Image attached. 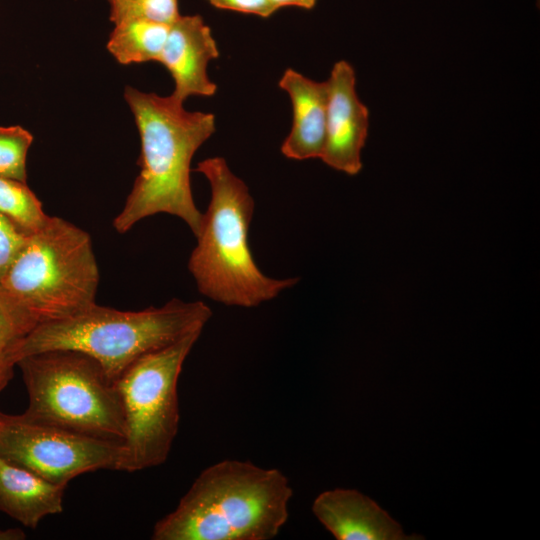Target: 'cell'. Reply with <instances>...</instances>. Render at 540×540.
<instances>
[{
  "label": "cell",
  "instance_id": "obj_1",
  "mask_svg": "<svg viewBox=\"0 0 540 540\" xmlns=\"http://www.w3.org/2000/svg\"><path fill=\"white\" fill-rule=\"evenodd\" d=\"M124 98L140 136V171L113 220L114 229L124 234L140 220L166 213L183 220L196 237L203 214L193 199L191 161L215 132V116L188 111L170 95L163 97L131 86H126Z\"/></svg>",
  "mask_w": 540,
  "mask_h": 540
},
{
  "label": "cell",
  "instance_id": "obj_14",
  "mask_svg": "<svg viewBox=\"0 0 540 540\" xmlns=\"http://www.w3.org/2000/svg\"><path fill=\"white\" fill-rule=\"evenodd\" d=\"M169 26L143 19L120 22L114 25L107 49L115 60L123 65L158 62Z\"/></svg>",
  "mask_w": 540,
  "mask_h": 540
},
{
  "label": "cell",
  "instance_id": "obj_7",
  "mask_svg": "<svg viewBox=\"0 0 540 540\" xmlns=\"http://www.w3.org/2000/svg\"><path fill=\"white\" fill-rule=\"evenodd\" d=\"M201 332L195 330L141 356L115 380L125 417V472L167 460L180 420L178 379Z\"/></svg>",
  "mask_w": 540,
  "mask_h": 540
},
{
  "label": "cell",
  "instance_id": "obj_3",
  "mask_svg": "<svg viewBox=\"0 0 540 540\" xmlns=\"http://www.w3.org/2000/svg\"><path fill=\"white\" fill-rule=\"evenodd\" d=\"M209 181L211 199L203 214L188 270L207 298L228 306L256 307L295 286L299 278L276 279L257 266L248 242L255 203L246 183L223 157L198 163Z\"/></svg>",
  "mask_w": 540,
  "mask_h": 540
},
{
  "label": "cell",
  "instance_id": "obj_21",
  "mask_svg": "<svg viewBox=\"0 0 540 540\" xmlns=\"http://www.w3.org/2000/svg\"><path fill=\"white\" fill-rule=\"evenodd\" d=\"M270 1L276 7L277 10L283 7H298V8L310 10L314 8L317 2V0H270Z\"/></svg>",
  "mask_w": 540,
  "mask_h": 540
},
{
  "label": "cell",
  "instance_id": "obj_15",
  "mask_svg": "<svg viewBox=\"0 0 540 540\" xmlns=\"http://www.w3.org/2000/svg\"><path fill=\"white\" fill-rule=\"evenodd\" d=\"M35 327L32 319L0 288V391L13 376L21 343Z\"/></svg>",
  "mask_w": 540,
  "mask_h": 540
},
{
  "label": "cell",
  "instance_id": "obj_17",
  "mask_svg": "<svg viewBox=\"0 0 540 540\" xmlns=\"http://www.w3.org/2000/svg\"><path fill=\"white\" fill-rule=\"evenodd\" d=\"M32 142V134L23 127L0 126V177L26 182V160Z\"/></svg>",
  "mask_w": 540,
  "mask_h": 540
},
{
  "label": "cell",
  "instance_id": "obj_10",
  "mask_svg": "<svg viewBox=\"0 0 540 540\" xmlns=\"http://www.w3.org/2000/svg\"><path fill=\"white\" fill-rule=\"evenodd\" d=\"M219 57L210 27L200 15H180L169 26L158 62L170 73L179 102L190 96H213L217 86L209 79L208 63Z\"/></svg>",
  "mask_w": 540,
  "mask_h": 540
},
{
  "label": "cell",
  "instance_id": "obj_6",
  "mask_svg": "<svg viewBox=\"0 0 540 540\" xmlns=\"http://www.w3.org/2000/svg\"><path fill=\"white\" fill-rule=\"evenodd\" d=\"M17 366L29 399L21 414L24 419L123 443L126 427L119 391L94 358L56 349L25 356Z\"/></svg>",
  "mask_w": 540,
  "mask_h": 540
},
{
  "label": "cell",
  "instance_id": "obj_9",
  "mask_svg": "<svg viewBox=\"0 0 540 540\" xmlns=\"http://www.w3.org/2000/svg\"><path fill=\"white\" fill-rule=\"evenodd\" d=\"M327 84L325 144L320 159L335 170L356 175L362 169L369 110L357 96L355 71L347 61L334 64Z\"/></svg>",
  "mask_w": 540,
  "mask_h": 540
},
{
  "label": "cell",
  "instance_id": "obj_12",
  "mask_svg": "<svg viewBox=\"0 0 540 540\" xmlns=\"http://www.w3.org/2000/svg\"><path fill=\"white\" fill-rule=\"evenodd\" d=\"M288 93L293 111L292 127L281 145L293 160L321 158L326 132L327 81L317 82L288 68L278 83Z\"/></svg>",
  "mask_w": 540,
  "mask_h": 540
},
{
  "label": "cell",
  "instance_id": "obj_2",
  "mask_svg": "<svg viewBox=\"0 0 540 540\" xmlns=\"http://www.w3.org/2000/svg\"><path fill=\"white\" fill-rule=\"evenodd\" d=\"M293 489L276 468L223 460L204 469L177 507L156 522L154 540H270L289 518Z\"/></svg>",
  "mask_w": 540,
  "mask_h": 540
},
{
  "label": "cell",
  "instance_id": "obj_18",
  "mask_svg": "<svg viewBox=\"0 0 540 540\" xmlns=\"http://www.w3.org/2000/svg\"><path fill=\"white\" fill-rule=\"evenodd\" d=\"M110 21L115 25L127 20L143 19L172 24L179 16L177 0H107Z\"/></svg>",
  "mask_w": 540,
  "mask_h": 540
},
{
  "label": "cell",
  "instance_id": "obj_16",
  "mask_svg": "<svg viewBox=\"0 0 540 540\" xmlns=\"http://www.w3.org/2000/svg\"><path fill=\"white\" fill-rule=\"evenodd\" d=\"M0 214L26 234L41 229L49 219L26 182L0 177Z\"/></svg>",
  "mask_w": 540,
  "mask_h": 540
},
{
  "label": "cell",
  "instance_id": "obj_23",
  "mask_svg": "<svg viewBox=\"0 0 540 540\" xmlns=\"http://www.w3.org/2000/svg\"><path fill=\"white\" fill-rule=\"evenodd\" d=\"M1 425H2V414L0 413V428H1Z\"/></svg>",
  "mask_w": 540,
  "mask_h": 540
},
{
  "label": "cell",
  "instance_id": "obj_5",
  "mask_svg": "<svg viewBox=\"0 0 540 540\" xmlns=\"http://www.w3.org/2000/svg\"><path fill=\"white\" fill-rule=\"evenodd\" d=\"M99 279L90 235L50 216L41 229L28 235L0 288L38 326L96 303Z\"/></svg>",
  "mask_w": 540,
  "mask_h": 540
},
{
  "label": "cell",
  "instance_id": "obj_19",
  "mask_svg": "<svg viewBox=\"0 0 540 540\" xmlns=\"http://www.w3.org/2000/svg\"><path fill=\"white\" fill-rule=\"evenodd\" d=\"M27 237L28 234L0 214V281Z\"/></svg>",
  "mask_w": 540,
  "mask_h": 540
},
{
  "label": "cell",
  "instance_id": "obj_20",
  "mask_svg": "<svg viewBox=\"0 0 540 540\" xmlns=\"http://www.w3.org/2000/svg\"><path fill=\"white\" fill-rule=\"evenodd\" d=\"M210 5L222 10L256 15L262 18L272 16L276 7L270 0H206Z\"/></svg>",
  "mask_w": 540,
  "mask_h": 540
},
{
  "label": "cell",
  "instance_id": "obj_13",
  "mask_svg": "<svg viewBox=\"0 0 540 540\" xmlns=\"http://www.w3.org/2000/svg\"><path fill=\"white\" fill-rule=\"evenodd\" d=\"M66 487L0 457V510L25 527L61 513Z\"/></svg>",
  "mask_w": 540,
  "mask_h": 540
},
{
  "label": "cell",
  "instance_id": "obj_8",
  "mask_svg": "<svg viewBox=\"0 0 540 540\" xmlns=\"http://www.w3.org/2000/svg\"><path fill=\"white\" fill-rule=\"evenodd\" d=\"M0 457L59 485L100 469L125 470L122 442L2 414Z\"/></svg>",
  "mask_w": 540,
  "mask_h": 540
},
{
  "label": "cell",
  "instance_id": "obj_11",
  "mask_svg": "<svg viewBox=\"0 0 540 540\" xmlns=\"http://www.w3.org/2000/svg\"><path fill=\"white\" fill-rule=\"evenodd\" d=\"M312 512L337 540H415L375 501L355 489L336 488L320 493Z\"/></svg>",
  "mask_w": 540,
  "mask_h": 540
},
{
  "label": "cell",
  "instance_id": "obj_22",
  "mask_svg": "<svg viewBox=\"0 0 540 540\" xmlns=\"http://www.w3.org/2000/svg\"><path fill=\"white\" fill-rule=\"evenodd\" d=\"M25 534L20 529H7V530H1L0 529V540H18V539H24Z\"/></svg>",
  "mask_w": 540,
  "mask_h": 540
},
{
  "label": "cell",
  "instance_id": "obj_4",
  "mask_svg": "<svg viewBox=\"0 0 540 540\" xmlns=\"http://www.w3.org/2000/svg\"><path fill=\"white\" fill-rule=\"evenodd\" d=\"M211 316L204 302L176 298L139 311L94 303L70 317L36 326L21 343L18 361L48 350H76L94 358L115 382L141 356L203 330Z\"/></svg>",
  "mask_w": 540,
  "mask_h": 540
}]
</instances>
